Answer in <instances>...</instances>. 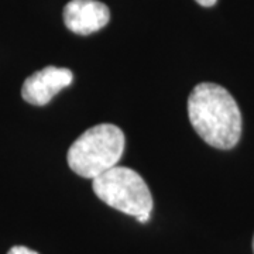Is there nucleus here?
Wrapping results in <instances>:
<instances>
[{"label":"nucleus","instance_id":"nucleus-6","mask_svg":"<svg viewBox=\"0 0 254 254\" xmlns=\"http://www.w3.org/2000/svg\"><path fill=\"white\" fill-rule=\"evenodd\" d=\"M7 254H38L34 250H31V249H28L26 246H14V247H11L9 250V253Z\"/></svg>","mask_w":254,"mask_h":254},{"label":"nucleus","instance_id":"nucleus-5","mask_svg":"<svg viewBox=\"0 0 254 254\" xmlns=\"http://www.w3.org/2000/svg\"><path fill=\"white\" fill-rule=\"evenodd\" d=\"M110 20L109 7L98 0H71L64 7V23L79 36L99 31Z\"/></svg>","mask_w":254,"mask_h":254},{"label":"nucleus","instance_id":"nucleus-3","mask_svg":"<svg viewBox=\"0 0 254 254\" xmlns=\"http://www.w3.org/2000/svg\"><path fill=\"white\" fill-rule=\"evenodd\" d=\"M95 195L102 202L130 216L151 215L153 196L144 180L127 167H113L92 182Z\"/></svg>","mask_w":254,"mask_h":254},{"label":"nucleus","instance_id":"nucleus-7","mask_svg":"<svg viewBox=\"0 0 254 254\" xmlns=\"http://www.w3.org/2000/svg\"><path fill=\"white\" fill-rule=\"evenodd\" d=\"M195 1H198L200 6H205V7H210V6H213L218 0H195Z\"/></svg>","mask_w":254,"mask_h":254},{"label":"nucleus","instance_id":"nucleus-9","mask_svg":"<svg viewBox=\"0 0 254 254\" xmlns=\"http://www.w3.org/2000/svg\"><path fill=\"white\" fill-rule=\"evenodd\" d=\"M253 252H254V237H253Z\"/></svg>","mask_w":254,"mask_h":254},{"label":"nucleus","instance_id":"nucleus-2","mask_svg":"<svg viewBox=\"0 0 254 254\" xmlns=\"http://www.w3.org/2000/svg\"><path fill=\"white\" fill-rule=\"evenodd\" d=\"M125 151V134L115 125L103 123L85 130L68 150L73 173L95 180L116 167Z\"/></svg>","mask_w":254,"mask_h":254},{"label":"nucleus","instance_id":"nucleus-1","mask_svg":"<svg viewBox=\"0 0 254 254\" xmlns=\"http://www.w3.org/2000/svg\"><path fill=\"white\" fill-rule=\"evenodd\" d=\"M188 116L200 138L215 148L230 150L240 140V109L229 91L218 83L203 82L192 89Z\"/></svg>","mask_w":254,"mask_h":254},{"label":"nucleus","instance_id":"nucleus-4","mask_svg":"<svg viewBox=\"0 0 254 254\" xmlns=\"http://www.w3.org/2000/svg\"><path fill=\"white\" fill-rule=\"evenodd\" d=\"M73 81V73L66 68L46 66L44 69L30 75L21 88V96L30 105L44 106L64 88Z\"/></svg>","mask_w":254,"mask_h":254},{"label":"nucleus","instance_id":"nucleus-8","mask_svg":"<svg viewBox=\"0 0 254 254\" xmlns=\"http://www.w3.org/2000/svg\"><path fill=\"white\" fill-rule=\"evenodd\" d=\"M140 223H145V222H148V219H150V215H143V216H138L136 218Z\"/></svg>","mask_w":254,"mask_h":254}]
</instances>
